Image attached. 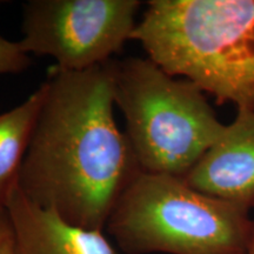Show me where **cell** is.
<instances>
[{"label": "cell", "instance_id": "cell-1", "mask_svg": "<svg viewBox=\"0 0 254 254\" xmlns=\"http://www.w3.org/2000/svg\"><path fill=\"white\" fill-rule=\"evenodd\" d=\"M18 187L75 226L103 231L142 171L114 117L112 60L85 71L55 67Z\"/></svg>", "mask_w": 254, "mask_h": 254}, {"label": "cell", "instance_id": "cell-2", "mask_svg": "<svg viewBox=\"0 0 254 254\" xmlns=\"http://www.w3.org/2000/svg\"><path fill=\"white\" fill-rule=\"evenodd\" d=\"M131 40L218 104L254 112V0H151Z\"/></svg>", "mask_w": 254, "mask_h": 254}, {"label": "cell", "instance_id": "cell-3", "mask_svg": "<svg viewBox=\"0 0 254 254\" xmlns=\"http://www.w3.org/2000/svg\"><path fill=\"white\" fill-rule=\"evenodd\" d=\"M112 68L114 104L141 171L184 178L226 125L195 84L150 58L112 59Z\"/></svg>", "mask_w": 254, "mask_h": 254}, {"label": "cell", "instance_id": "cell-4", "mask_svg": "<svg viewBox=\"0 0 254 254\" xmlns=\"http://www.w3.org/2000/svg\"><path fill=\"white\" fill-rule=\"evenodd\" d=\"M251 212L190 187L183 178L141 172L105 230L125 254H246Z\"/></svg>", "mask_w": 254, "mask_h": 254}, {"label": "cell", "instance_id": "cell-5", "mask_svg": "<svg viewBox=\"0 0 254 254\" xmlns=\"http://www.w3.org/2000/svg\"><path fill=\"white\" fill-rule=\"evenodd\" d=\"M140 7L138 0H30L19 45L63 71H85L111 62L131 40Z\"/></svg>", "mask_w": 254, "mask_h": 254}, {"label": "cell", "instance_id": "cell-6", "mask_svg": "<svg viewBox=\"0 0 254 254\" xmlns=\"http://www.w3.org/2000/svg\"><path fill=\"white\" fill-rule=\"evenodd\" d=\"M190 187L254 209V112L237 110L219 140L183 178Z\"/></svg>", "mask_w": 254, "mask_h": 254}, {"label": "cell", "instance_id": "cell-7", "mask_svg": "<svg viewBox=\"0 0 254 254\" xmlns=\"http://www.w3.org/2000/svg\"><path fill=\"white\" fill-rule=\"evenodd\" d=\"M13 231V254H116L103 231L86 230L27 198L17 186L5 206Z\"/></svg>", "mask_w": 254, "mask_h": 254}, {"label": "cell", "instance_id": "cell-8", "mask_svg": "<svg viewBox=\"0 0 254 254\" xmlns=\"http://www.w3.org/2000/svg\"><path fill=\"white\" fill-rule=\"evenodd\" d=\"M43 84L24 103L0 113V208L17 186L25 154L44 100Z\"/></svg>", "mask_w": 254, "mask_h": 254}, {"label": "cell", "instance_id": "cell-9", "mask_svg": "<svg viewBox=\"0 0 254 254\" xmlns=\"http://www.w3.org/2000/svg\"><path fill=\"white\" fill-rule=\"evenodd\" d=\"M31 58L19 45L0 36V74L21 73L30 67Z\"/></svg>", "mask_w": 254, "mask_h": 254}, {"label": "cell", "instance_id": "cell-10", "mask_svg": "<svg viewBox=\"0 0 254 254\" xmlns=\"http://www.w3.org/2000/svg\"><path fill=\"white\" fill-rule=\"evenodd\" d=\"M0 254H13V231L6 208H0Z\"/></svg>", "mask_w": 254, "mask_h": 254}, {"label": "cell", "instance_id": "cell-11", "mask_svg": "<svg viewBox=\"0 0 254 254\" xmlns=\"http://www.w3.org/2000/svg\"><path fill=\"white\" fill-rule=\"evenodd\" d=\"M246 254H254V218H253L252 233H251V238H250V241H249V246H247Z\"/></svg>", "mask_w": 254, "mask_h": 254}]
</instances>
